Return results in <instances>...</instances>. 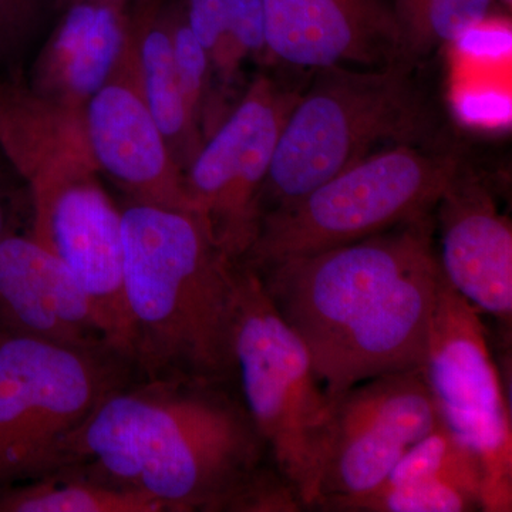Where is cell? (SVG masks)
Wrapping results in <instances>:
<instances>
[{"instance_id": "1", "label": "cell", "mask_w": 512, "mask_h": 512, "mask_svg": "<svg viewBox=\"0 0 512 512\" xmlns=\"http://www.w3.org/2000/svg\"><path fill=\"white\" fill-rule=\"evenodd\" d=\"M255 271L330 399L423 365L441 278L433 214Z\"/></svg>"}, {"instance_id": "2", "label": "cell", "mask_w": 512, "mask_h": 512, "mask_svg": "<svg viewBox=\"0 0 512 512\" xmlns=\"http://www.w3.org/2000/svg\"><path fill=\"white\" fill-rule=\"evenodd\" d=\"M220 386L170 377L107 393L64 441L57 468L92 461L101 480L164 511L228 510L269 454L244 404Z\"/></svg>"}, {"instance_id": "3", "label": "cell", "mask_w": 512, "mask_h": 512, "mask_svg": "<svg viewBox=\"0 0 512 512\" xmlns=\"http://www.w3.org/2000/svg\"><path fill=\"white\" fill-rule=\"evenodd\" d=\"M121 238L131 357L151 375L227 382L239 262L197 215L147 202L121 210Z\"/></svg>"}, {"instance_id": "4", "label": "cell", "mask_w": 512, "mask_h": 512, "mask_svg": "<svg viewBox=\"0 0 512 512\" xmlns=\"http://www.w3.org/2000/svg\"><path fill=\"white\" fill-rule=\"evenodd\" d=\"M416 63L313 70L289 114L262 188V217L384 148L446 146Z\"/></svg>"}, {"instance_id": "5", "label": "cell", "mask_w": 512, "mask_h": 512, "mask_svg": "<svg viewBox=\"0 0 512 512\" xmlns=\"http://www.w3.org/2000/svg\"><path fill=\"white\" fill-rule=\"evenodd\" d=\"M231 349L249 419L303 508L313 510L332 399L316 376L305 343L276 311L258 272L245 262L238 268Z\"/></svg>"}, {"instance_id": "6", "label": "cell", "mask_w": 512, "mask_h": 512, "mask_svg": "<svg viewBox=\"0 0 512 512\" xmlns=\"http://www.w3.org/2000/svg\"><path fill=\"white\" fill-rule=\"evenodd\" d=\"M461 165L450 144L377 151L288 207L266 212L245 264L259 269L372 237L433 214Z\"/></svg>"}, {"instance_id": "7", "label": "cell", "mask_w": 512, "mask_h": 512, "mask_svg": "<svg viewBox=\"0 0 512 512\" xmlns=\"http://www.w3.org/2000/svg\"><path fill=\"white\" fill-rule=\"evenodd\" d=\"M421 372L441 424L480 464L483 510L512 511L510 404L483 316L443 275Z\"/></svg>"}, {"instance_id": "8", "label": "cell", "mask_w": 512, "mask_h": 512, "mask_svg": "<svg viewBox=\"0 0 512 512\" xmlns=\"http://www.w3.org/2000/svg\"><path fill=\"white\" fill-rule=\"evenodd\" d=\"M107 393L94 350L0 328V490L57 470L64 441Z\"/></svg>"}, {"instance_id": "9", "label": "cell", "mask_w": 512, "mask_h": 512, "mask_svg": "<svg viewBox=\"0 0 512 512\" xmlns=\"http://www.w3.org/2000/svg\"><path fill=\"white\" fill-rule=\"evenodd\" d=\"M89 148H67L29 168L33 237L55 252L86 293L107 348L131 357L124 299L121 210L97 178Z\"/></svg>"}, {"instance_id": "10", "label": "cell", "mask_w": 512, "mask_h": 512, "mask_svg": "<svg viewBox=\"0 0 512 512\" xmlns=\"http://www.w3.org/2000/svg\"><path fill=\"white\" fill-rule=\"evenodd\" d=\"M299 96L272 77H256L185 170L194 214L232 261H244L254 245L262 221V188Z\"/></svg>"}, {"instance_id": "11", "label": "cell", "mask_w": 512, "mask_h": 512, "mask_svg": "<svg viewBox=\"0 0 512 512\" xmlns=\"http://www.w3.org/2000/svg\"><path fill=\"white\" fill-rule=\"evenodd\" d=\"M439 423L421 367L373 377L333 397L313 510L332 511L376 490Z\"/></svg>"}, {"instance_id": "12", "label": "cell", "mask_w": 512, "mask_h": 512, "mask_svg": "<svg viewBox=\"0 0 512 512\" xmlns=\"http://www.w3.org/2000/svg\"><path fill=\"white\" fill-rule=\"evenodd\" d=\"M84 130L96 167L133 201L194 214L184 170L144 99L128 23L113 72L84 107Z\"/></svg>"}, {"instance_id": "13", "label": "cell", "mask_w": 512, "mask_h": 512, "mask_svg": "<svg viewBox=\"0 0 512 512\" xmlns=\"http://www.w3.org/2000/svg\"><path fill=\"white\" fill-rule=\"evenodd\" d=\"M266 52L302 69L409 62L393 0H264Z\"/></svg>"}, {"instance_id": "14", "label": "cell", "mask_w": 512, "mask_h": 512, "mask_svg": "<svg viewBox=\"0 0 512 512\" xmlns=\"http://www.w3.org/2000/svg\"><path fill=\"white\" fill-rule=\"evenodd\" d=\"M441 275L481 316L511 329L512 228L493 191L463 164L436 207Z\"/></svg>"}, {"instance_id": "15", "label": "cell", "mask_w": 512, "mask_h": 512, "mask_svg": "<svg viewBox=\"0 0 512 512\" xmlns=\"http://www.w3.org/2000/svg\"><path fill=\"white\" fill-rule=\"evenodd\" d=\"M0 323L70 348H107L86 293L62 259L33 235L8 232L0 241Z\"/></svg>"}, {"instance_id": "16", "label": "cell", "mask_w": 512, "mask_h": 512, "mask_svg": "<svg viewBox=\"0 0 512 512\" xmlns=\"http://www.w3.org/2000/svg\"><path fill=\"white\" fill-rule=\"evenodd\" d=\"M64 9L37 62L32 92L57 106L83 111L123 50L126 2H80Z\"/></svg>"}, {"instance_id": "17", "label": "cell", "mask_w": 512, "mask_h": 512, "mask_svg": "<svg viewBox=\"0 0 512 512\" xmlns=\"http://www.w3.org/2000/svg\"><path fill=\"white\" fill-rule=\"evenodd\" d=\"M128 29L136 47L138 76L148 109L184 173L202 143L192 126L175 69L170 8L164 0H140L127 12Z\"/></svg>"}, {"instance_id": "18", "label": "cell", "mask_w": 512, "mask_h": 512, "mask_svg": "<svg viewBox=\"0 0 512 512\" xmlns=\"http://www.w3.org/2000/svg\"><path fill=\"white\" fill-rule=\"evenodd\" d=\"M138 491L83 478H49L0 490V512H160Z\"/></svg>"}, {"instance_id": "19", "label": "cell", "mask_w": 512, "mask_h": 512, "mask_svg": "<svg viewBox=\"0 0 512 512\" xmlns=\"http://www.w3.org/2000/svg\"><path fill=\"white\" fill-rule=\"evenodd\" d=\"M491 0H393L404 55L416 63L434 49L476 28Z\"/></svg>"}, {"instance_id": "20", "label": "cell", "mask_w": 512, "mask_h": 512, "mask_svg": "<svg viewBox=\"0 0 512 512\" xmlns=\"http://www.w3.org/2000/svg\"><path fill=\"white\" fill-rule=\"evenodd\" d=\"M414 481H444L476 495L480 501L483 494V471L477 458L441 421L409 448L379 487Z\"/></svg>"}, {"instance_id": "21", "label": "cell", "mask_w": 512, "mask_h": 512, "mask_svg": "<svg viewBox=\"0 0 512 512\" xmlns=\"http://www.w3.org/2000/svg\"><path fill=\"white\" fill-rule=\"evenodd\" d=\"M483 510L480 498L444 481L382 485L369 494L345 501L332 511L343 512H467Z\"/></svg>"}, {"instance_id": "22", "label": "cell", "mask_w": 512, "mask_h": 512, "mask_svg": "<svg viewBox=\"0 0 512 512\" xmlns=\"http://www.w3.org/2000/svg\"><path fill=\"white\" fill-rule=\"evenodd\" d=\"M170 22L175 69H177L185 109L192 126L200 131L198 126H200L202 103L207 90L211 59L207 50L200 45L188 28L184 9L170 8Z\"/></svg>"}, {"instance_id": "23", "label": "cell", "mask_w": 512, "mask_h": 512, "mask_svg": "<svg viewBox=\"0 0 512 512\" xmlns=\"http://www.w3.org/2000/svg\"><path fill=\"white\" fill-rule=\"evenodd\" d=\"M266 49L264 0H225L224 43L214 64L231 79L245 57Z\"/></svg>"}, {"instance_id": "24", "label": "cell", "mask_w": 512, "mask_h": 512, "mask_svg": "<svg viewBox=\"0 0 512 512\" xmlns=\"http://www.w3.org/2000/svg\"><path fill=\"white\" fill-rule=\"evenodd\" d=\"M184 12L192 35L214 63L224 43L225 0H187Z\"/></svg>"}, {"instance_id": "25", "label": "cell", "mask_w": 512, "mask_h": 512, "mask_svg": "<svg viewBox=\"0 0 512 512\" xmlns=\"http://www.w3.org/2000/svg\"><path fill=\"white\" fill-rule=\"evenodd\" d=\"M43 0H0V43L25 35L39 16Z\"/></svg>"}, {"instance_id": "26", "label": "cell", "mask_w": 512, "mask_h": 512, "mask_svg": "<svg viewBox=\"0 0 512 512\" xmlns=\"http://www.w3.org/2000/svg\"><path fill=\"white\" fill-rule=\"evenodd\" d=\"M8 234V222H6V207L3 197L0 195V241Z\"/></svg>"}, {"instance_id": "27", "label": "cell", "mask_w": 512, "mask_h": 512, "mask_svg": "<svg viewBox=\"0 0 512 512\" xmlns=\"http://www.w3.org/2000/svg\"><path fill=\"white\" fill-rule=\"evenodd\" d=\"M80 2H93V3H106V2H126V0H57V5L67 8V6L73 5V3Z\"/></svg>"}, {"instance_id": "28", "label": "cell", "mask_w": 512, "mask_h": 512, "mask_svg": "<svg viewBox=\"0 0 512 512\" xmlns=\"http://www.w3.org/2000/svg\"><path fill=\"white\" fill-rule=\"evenodd\" d=\"M0 114H2V93H0Z\"/></svg>"}, {"instance_id": "29", "label": "cell", "mask_w": 512, "mask_h": 512, "mask_svg": "<svg viewBox=\"0 0 512 512\" xmlns=\"http://www.w3.org/2000/svg\"><path fill=\"white\" fill-rule=\"evenodd\" d=\"M505 3H508V5H511L512 0H504Z\"/></svg>"}]
</instances>
